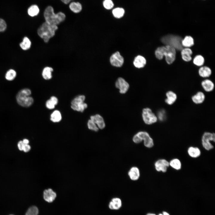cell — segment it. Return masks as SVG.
<instances>
[{"label":"cell","instance_id":"4dcf8cb0","mask_svg":"<svg viewBox=\"0 0 215 215\" xmlns=\"http://www.w3.org/2000/svg\"><path fill=\"white\" fill-rule=\"evenodd\" d=\"M112 13L114 17L117 18H120L124 16L125 10L123 8L117 7L113 10Z\"/></svg>","mask_w":215,"mask_h":215},{"label":"cell","instance_id":"f6af8a7d","mask_svg":"<svg viewBox=\"0 0 215 215\" xmlns=\"http://www.w3.org/2000/svg\"><path fill=\"white\" fill-rule=\"evenodd\" d=\"M163 215H169V214L166 212H163Z\"/></svg>","mask_w":215,"mask_h":215},{"label":"cell","instance_id":"d6986e66","mask_svg":"<svg viewBox=\"0 0 215 215\" xmlns=\"http://www.w3.org/2000/svg\"><path fill=\"white\" fill-rule=\"evenodd\" d=\"M140 175L139 170L136 167H132L128 172V175L130 178L133 181L138 180L139 178Z\"/></svg>","mask_w":215,"mask_h":215},{"label":"cell","instance_id":"8992f818","mask_svg":"<svg viewBox=\"0 0 215 215\" xmlns=\"http://www.w3.org/2000/svg\"><path fill=\"white\" fill-rule=\"evenodd\" d=\"M142 116L144 122L147 125L154 123L158 120L156 115L149 108H147L143 109Z\"/></svg>","mask_w":215,"mask_h":215},{"label":"cell","instance_id":"f546056e","mask_svg":"<svg viewBox=\"0 0 215 215\" xmlns=\"http://www.w3.org/2000/svg\"><path fill=\"white\" fill-rule=\"evenodd\" d=\"M169 166L176 170H179L181 168V163L178 159L175 158L172 159L169 162Z\"/></svg>","mask_w":215,"mask_h":215},{"label":"cell","instance_id":"5b68a950","mask_svg":"<svg viewBox=\"0 0 215 215\" xmlns=\"http://www.w3.org/2000/svg\"><path fill=\"white\" fill-rule=\"evenodd\" d=\"M215 141V134L214 133L205 132L202 138V143L203 147L206 150H209L213 148L214 146L210 142Z\"/></svg>","mask_w":215,"mask_h":215},{"label":"cell","instance_id":"e0dca14e","mask_svg":"<svg viewBox=\"0 0 215 215\" xmlns=\"http://www.w3.org/2000/svg\"><path fill=\"white\" fill-rule=\"evenodd\" d=\"M201 85L204 90L207 92L212 91L214 89V85L212 81L209 79H205L201 82Z\"/></svg>","mask_w":215,"mask_h":215},{"label":"cell","instance_id":"bcb514c9","mask_svg":"<svg viewBox=\"0 0 215 215\" xmlns=\"http://www.w3.org/2000/svg\"><path fill=\"white\" fill-rule=\"evenodd\" d=\"M146 215H156V214L153 213H148Z\"/></svg>","mask_w":215,"mask_h":215},{"label":"cell","instance_id":"4316f807","mask_svg":"<svg viewBox=\"0 0 215 215\" xmlns=\"http://www.w3.org/2000/svg\"><path fill=\"white\" fill-rule=\"evenodd\" d=\"M53 71L52 68L47 67L43 69L42 72V75L43 78L45 80H49L52 77V72Z\"/></svg>","mask_w":215,"mask_h":215},{"label":"cell","instance_id":"836d02e7","mask_svg":"<svg viewBox=\"0 0 215 215\" xmlns=\"http://www.w3.org/2000/svg\"><path fill=\"white\" fill-rule=\"evenodd\" d=\"M39 210L36 206L30 207L27 211L25 215H38Z\"/></svg>","mask_w":215,"mask_h":215},{"label":"cell","instance_id":"277c9868","mask_svg":"<svg viewBox=\"0 0 215 215\" xmlns=\"http://www.w3.org/2000/svg\"><path fill=\"white\" fill-rule=\"evenodd\" d=\"M85 99V97L83 95L76 96L71 102V108L75 111L83 112L87 107V104L84 102Z\"/></svg>","mask_w":215,"mask_h":215},{"label":"cell","instance_id":"8fae6325","mask_svg":"<svg viewBox=\"0 0 215 215\" xmlns=\"http://www.w3.org/2000/svg\"><path fill=\"white\" fill-rule=\"evenodd\" d=\"M116 87L119 90L122 94L125 93L129 87L128 83L123 78L120 77L118 79L115 83Z\"/></svg>","mask_w":215,"mask_h":215},{"label":"cell","instance_id":"9c48e42d","mask_svg":"<svg viewBox=\"0 0 215 215\" xmlns=\"http://www.w3.org/2000/svg\"><path fill=\"white\" fill-rule=\"evenodd\" d=\"M110 61L111 64L116 67H120L124 63V59L120 53L118 51L114 53L111 56Z\"/></svg>","mask_w":215,"mask_h":215},{"label":"cell","instance_id":"e575fe53","mask_svg":"<svg viewBox=\"0 0 215 215\" xmlns=\"http://www.w3.org/2000/svg\"><path fill=\"white\" fill-rule=\"evenodd\" d=\"M87 125L88 128L92 130L95 131H97L99 130V128L97 127L96 124L91 119L88 120Z\"/></svg>","mask_w":215,"mask_h":215},{"label":"cell","instance_id":"52a82bcc","mask_svg":"<svg viewBox=\"0 0 215 215\" xmlns=\"http://www.w3.org/2000/svg\"><path fill=\"white\" fill-rule=\"evenodd\" d=\"M163 54L165 61L168 64H172L175 60L176 50L173 47L169 45H166L165 46Z\"/></svg>","mask_w":215,"mask_h":215},{"label":"cell","instance_id":"2e32d148","mask_svg":"<svg viewBox=\"0 0 215 215\" xmlns=\"http://www.w3.org/2000/svg\"><path fill=\"white\" fill-rule=\"evenodd\" d=\"M191 99L193 102L195 104H201L203 103L205 101V95L203 92L199 91L192 96Z\"/></svg>","mask_w":215,"mask_h":215},{"label":"cell","instance_id":"60d3db41","mask_svg":"<svg viewBox=\"0 0 215 215\" xmlns=\"http://www.w3.org/2000/svg\"><path fill=\"white\" fill-rule=\"evenodd\" d=\"M24 144L22 141H20L18 144V147L19 149L20 150H23V148Z\"/></svg>","mask_w":215,"mask_h":215},{"label":"cell","instance_id":"9a60e30c","mask_svg":"<svg viewBox=\"0 0 215 215\" xmlns=\"http://www.w3.org/2000/svg\"><path fill=\"white\" fill-rule=\"evenodd\" d=\"M166 98L165 102L169 105H173L176 101L177 99L176 94L172 91H168L166 93Z\"/></svg>","mask_w":215,"mask_h":215},{"label":"cell","instance_id":"74e56055","mask_svg":"<svg viewBox=\"0 0 215 215\" xmlns=\"http://www.w3.org/2000/svg\"><path fill=\"white\" fill-rule=\"evenodd\" d=\"M7 28V24L5 21L3 19L0 18V33L5 31Z\"/></svg>","mask_w":215,"mask_h":215},{"label":"cell","instance_id":"d590c367","mask_svg":"<svg viewBox=\"0 0 215 215\" xmlns=\"http://www.w3.org/2000/svg\"><path fill=\"white\" fill-rule=\"evenodd\" d=\"M103 5L106 9L110 10L113 7L114 4L111 0H104L103 2Z\"/></svg>","mask_w":215,"mask_h":215},{"label":"cell","instance_id":"ac0fdd59","mask_svg":"<svg viewBox=\"0 0 215 215\" xmlns=\"http://www.w3.org/2000/svg\"><path fill=\"white\" fill-rule=\"evenodd\" d=\"M192 53V50L190 48L186 47L183 48L181 52L182 59L185 62H189L192 59L191 56Z\"/></svg>","mask_w":215,"mask_h":215},{"label":"cell","instance_id":"4fadbf2b","mask_svg":"<svg viewBox=\"0 0 215 215\" xmlns=\"http://www.w3.org/2000/svg\"><path fill=\"white\" fill-rule=\"evenodd\" d=\"M92 120L97 125L99 128L103 129L105 127V123L103 117L100 115L97 114L92 116L90 117Z\"/></svg>","mask_w":215,"mask_h":215},{"label":"cell","instance_id":"ee69618b","mask_svg":"<svg viewBox=\"0 0 215 215\" xmlns=\"http://www.w3.org/2000/svg\"><path fill=\"white\" fill-rule=\"evenodd\" d=\"M22 141L24 144H28L29 143V140L26 139H24Z\"/></svg>","mask_w":215,"mask_h":215},{"label":"cell","instance_id":"ffe728a7","mask_svg":"<svg viewBox=\"0 0 215 215\" xmlns=\"http://www.w3.org/2000/svg\"><path fill=\"white\" fill-rule=\"evenodd\" d=\"M146 60L143 56L138 55L134 59L133 61L134 66L138 68L143 67L146 64Z\"/></svg>","mask_w":215,"mask_h":215},{"label":"cell","instance_id":"83f0119b","mask_svg":"<svg viewBox=\"0 0 215 215\" xmlns=\"http://www.w3.org/2000/svg\"><path fill=\"white\" fill-rule=\"evenodd\" d=\"M62 116L60 112L56 110L53 111L51 114L50 119L53 122H58L62 119Z\"/></svg>","mask_w":215,"mask_h":215},{"label":"cell","instance_id":"b9f144b4","mask_svg":"<svg viewBox=\"0 0 215 215\" xmlns=\"http://www.w3.org/2000/svg\"><path fill=\"white\" fill-rule=\"evenodd\" d=\"M50 99L53 101L56 105L57 104L58 100L57 97L55 96H52L50 98Z\"/></svg>","mask_w":215,"mask_h":215},{"label":"cell","instance_id":"8d00e7d4","mask_svg":"<svg viewBox=\"0 0 215 215\" xmlns=\"http://www.w3.org/2000/svg\"><path fill=\"white\" fill-rule=\"evenodd\" d=\"M157 117L158 120L159 119L160 121L164 120L166 117V113L165 110H159L158 112Z\"/></svg>","mask_w":215,"mask_h":215},{"label":"cell","instance_id":"7a4b0ae2","mask_svg":"<svg viewBox=\"0 0 215 215\" xmlns=\"http://www.w3.org/2000/svg\"><path fill=\"white\" fill-rule=\"evenodd\" d=\"M58 29L57 26L50 24L45 21L39 27L37 33L44 42L47 43L55 35Z\"/></svg>","mask_w":215,"mask_h":215},{"label":"cell","instance_id":"3957f363","mask_svg":"<svg viewBox=\"0 0 215 215\" xmlns=\"http://www.w3.org/2000/svg\"><path fill=\"white\" fill-rule=\"evenodd\" d=\"M31 90L28 88H24L20 90L16 96V101L19 105L24 107H28L33 103V98L30 96Z\"/></svg>","mask_w":215,"mask_h":215},{"label":"cell","instance_id":"cb8c5ba5","mask_svg":"<svg viewBox=\"0 0 215 215\" xmlns=\"http://www.w3.org/2000/svg\"><path fill=\"white\" fill-rule=\"evenodd\" d=\"M31 42L30 39L27 36L24 37L22 41L19 44V46L23 50H27L31 47Z\"/></svg>","mask_w":215,"mask_h":215},{"label":"cell","instance_id":"6da1fadb","mask_svg":"<svg viewBox=\"0 0 215 215\" xmlns=\"http://www.w3.org/2000/svg\"><path fill=\"white\" fill-rule=\"evenodd\" d=\"M44 16L46 22L57 26L63 22L66 18L65 14L62 12L55 13L53 7L51 6L46 7L44 12Z\"/></svg>","mask_w":215,"mask_h":215},{"label":"cell","instance_id":"7402d4cb","mask_svg":"<svg viewBox=\"0 0 215 215\" xmlns=\"http://www.w3.org/2000/svg\"><path fill=\"white\" fill-rule=\"evenodd\" d=\"M199 74L201 77L207 78L209 77L211 74V70L208 67L204 66L201 67L199 69Z\"/></svg>","mask_w":215,"mask_h":215},{"label":"cell","instance_id":"603a6c76","mask_svg":"<svg viewBox=\"0 0 215 215\" xmlns=\"http://www.w3.org/2000/svg\"><path fill=\"white\" fill-rule=\"evenodd\" d=\"M188 153L191 157L196 158L200 155L201 152L198 148L191 146L188 148Z\"/></svg>","mask_w":215,"mask_h":215},{"label":"cell","instance_id":"c3c4849f","mask_svg":"<svg viewBox=\"0 0 215 215\" xmlns=\"http://www.w3.org/2000/svg\"></svg>","mask_w":215,"mask_h":215},{"label":"cell","instance_id":"ab89813d","mask_svg":"<svg viewBox=\"0 0 215 215\" xmlns=\"http://www.w3.org/2000/svg\"><path fill=\"white\" fill-rule=\"evenodd\" d=\"M31 147L28 144H24L23 148V150L25 152H27L29 151Z\"/></svg>","mask_w":215,"mask_h":215},{"label":"cell","instance_id":"7bdbcfd3","mask_svg":"<svg viewBox=\"0 0 215 215\" xmlns=\"http://www.w3.org/2000/svg\"><path fill=\"white\" fill-rule=\"evenodd\" d=\"M72 0H61L63 3L65 4H67L69 3Z\"/></svg>","mask_w":215,"mask_h":215},{"label":"cell","instance_id":"7c38bea8","mask_svg":"<svg viewBox=\"0 0 215 215\" xmlns=\"http://www.w3.org/2000/svg\"><path fill=\"white\" fill-rule=\"evenodd\" d=\"M56 196V193L51 188L46 189L44 191V199L47 202L50 203L53 202L55 200Z\"/></svg>","mask_w":215,"mask_h":215},{"label":"cell","instance_id":"1f68e13d","mask_svg":"<svg viewBox=\"0 0 215 215\" xmlns=\"http://www.w3.org/2000/svg\"><path fill=\"white\" fill-rule=\"evenodd\" d=\"M204 62V59L201 55L196 56L193 59L194 64L198 66H201L202 65Z\"/></svg>","mask_w":215,"mask_h":215},{"label":"cell","instance_id":"f1b7e54d","mask_svg":"<svg viewBox=\"0 0 215 215\" xmlns=\"http://www.w3.org/2000/svg\"><path fill=\"white\" fill-rule=\"evenodd\" d=\"M17 75L16 71L13 69H10L5 73V79L8 81H12L16 77Z\"/></svg>","mask_w":215,"mask_h":215},{"label":"cell","instance_id":"30bf717a","mask_svg":"<svg viewBox=\"0 0 215 215\" xmlns=\"http://www.w3.org/2000/svg\"><path fill=\"white\" fill-rule=\"evenodd\" d=\"M156 170L158 172H166L169 166V162L164 159H159L154 164Z\"/></svg>","mask_w":215,"mask_h":215},{"label":"cell","instance_id":"f35d334b","mask_svg":"<svg viewBox=\"0 0 215 215\" xmlns=\"http://www.w3.org/2000/svg\"><path fill=\"white\" fill-rule=\"evenodd\" d=\"M45 105L47 108L50 110L54 109L56 105L53 101L50 99L46 101Z\"/></svg>","mask_w":215,"mask_h":215},{"label":"cell","instance_id":"44dd1931","mask_svg":"<svg viewBox=\"0 0 215 215\" xmlns=\"http://www.w3.org/2000/svg\"><path fill=\"white\" fill-rule=\"evenodd\" d=\"M69 8L71 11L74 13H77L81 11L82 6L79 2L73 1L70 3Z\"/></svg>","mask_w":215,"mask_h":215},{"label":"cell","instance_id":"d6a6232c","mask_svg":"<svg viewBox=\"0 0 215 215\" xmlns=\"http://www.w3.org/2000/svg\"><path fill=\"white\" fill-rule=\"evenodd\" d=\"M164 46L158 47L156 50L155 52L156 57L159 60H161L164 57L163 54Z\"/></svg>","mask_w":215,"mask_h":215},{"label":"cell","instance_id":"5bb4252c","mask_svg":"<svg viewBox=\"0 0 215 215\" xmlns=\"http://www.w3.org/2000/svg\"><path fill=\"white\" fill-rule=\"evenodd\" d=\"M121 200L119 198L115 197L112 199L109 203V208L112 210H118L122 207Z\"/></svg>","mask_w":215,"mask_h":215},{"label":"cell","instance_id":"7dc6e473","mask_svg":"<svg viewBox=\"0 0 215 215\" xmlns=\"http://www.w3.org/2000/svg\"><path fill=\"white\" fill-rule=\"evenodd\" d=\"M159 215H163V214H159Z\"/></svg>","mask_w":215,"mask_h":215},{"label":"cell","instance_id":"d4e9b609","mask_svg":"<svg viewBox=\"0 0 215 215\" xmlns=\"http://www.w3.org/2000/svg\"><path fill=\"white\" fill-rule=\"evenodd\" d=\"M181 44L182 46L186 48H189L194 45V39L191 36H186L182 40Z\"/></svg>","mask_w":215,"mask_h":215},{"label":"cell","instance_id":"ba28073f","mask_svg":"<svg viewBox=\"0 0 215 215\" xmlns=\"http://www.w3.org/2000/svg\"><path fill=\"white\" fill-rule=\"evenodd\" d=\"M136 134L142 141H144V144L145 147L148 148H151L153 146V140L148 132L146 131H139Z\"/></svg>","mask_w":215,"mask_h":215},{"label":"cell","instance_id":"484cf974","mask_svg":"<svg viewBox=\"0 0 215 215\" xmlns=\"http://www.w3.org/2000/svg\"><path fill=\"white\" fill-rule=\"evenodd\" d=\"M28 15L31 17L37 16L39 12V9L36 4H33L29 7L27 10Z\"/></svg>","mask_w":215,"mask_h":215}]
</instances>
